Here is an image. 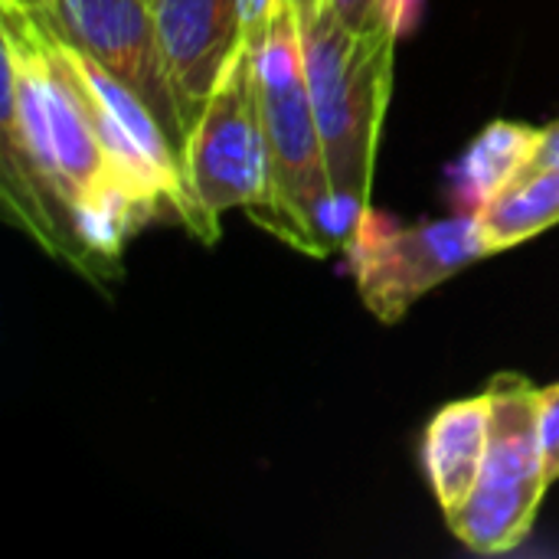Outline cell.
Returning <instances> with one entry per match:
<instances>
[{
    "label": "cell",
    "mask_w": 559,
    "mask_h": 559,
    "mask_svg": "<svg viewBox=\"0 0 559 559\" xmlns=\"http://www.w3.org/2000/svg\"><path fill=\"white\" fill-rule=\"evenodd\" d=\"M252 52L272 151V200L252 223L305 255L321 259L347 252L364 219L344 210L331 190L305 75L295 0H278L269 26L252 43Z\"/></svg>",
    "instance_id": "obj_1"
},
{
    "label": "cell",
    "mask_w": 559,
    "mask_h": 559,
    "mask_svg": "<svg viewBox=\"0 0 559 559\" xmlns=\"http://www.w3.org/2000/svg\"><path fill=\"white\" fill-rule=\"evenodd\" d=\"M0 33L20 49L92 278L105 282L121 269L124 239L154 216L111 164L95 131L88 98L66 66L52 29L20 0H0Z\"/></svg>",
    "instance_id": "obj_2"
},
{
    "label": "cell",
    "mask_w": 559,
    "mask_h": 559,
    "mask_svg": "<svg viewBox=\"0 0 559 559\" xmlns=\"http://www.w3.org/2000/svg\"><path fill=\"white\" fill-rule=\"evenodd\" d=\"M301 56L331 190L357 219L370 213L377 141L393 92L396 23L347 26L328 0H295Z\"/></svg>",
    "instance_id": "obj_3"
},
{
    "label": "cell",
    "mask_w": 559,
    "mask_h": 559,
    "mask_svg": "<svg viewBox=\"0 0 559 559\" xmlns=\"http://www.w3.org/2000/svg\"><path fill=\"white\" fill-rule=\"evenodd\" d=\"M485 393L491 400L485 465L449 527L472 554L498 557L531 537L550 481L540 449V390L524 373H495Z\"/></svg>",
    "instance_id": "obj_4"
},
{
    "label": "cell",
    "mask_w": 559,
    "mask_h": 559,
    "mask_svg": "<svg viewBox=\"0 0 559 559\" xmlns=\"http://www.w3.org/2000/svg\"><path fill=\"white\" fill-rule=\"evenodd\" d=\"M183 167L213 223L236 206L255 219L272 200V151L255 85V52L246 36L187 134Z\"/></svg>",
    "instance_id": "obj_5"
},
{
    "label": "cell",
    "mask_w": 559,
    "mask_h": 559,
    "mask_svg": "<svg viewBox=\"0 0 559 559\" xmlns=\"http://www.w3.org/2000/svg\"><path fill=\"white\" fill-rule=\"evenodd\" d=\"M485 255H495V249L478 213L416 226L367 213L347 249L360 301L380 324H400L419 298Z\"/></svg>",
    "instance_id": "obj_6"
},
{
    "label": "cell",
    "mask_w": 559,
    "mask_h": 559,
    "mask_svg": "<svg viewBox=\"0 0 559 559\" xmlns=\"http://www.w3.org/2000/svg\"><path fill=\"white\" fill-rule=\"evenodd\" d=\"M52 33L102 62L121 85H128L157 121L170 131L177 147L187 144V128L177 111L154 26L151 0H20Z\"/></svg>",
    "instance_id": "obj_7"
},
{
    "label": "cell",
    "mask_w": 559,
    "mask_h": 559,
    "mask_svg": "<svg viewBox=\"0 0 559 559\" xmlns=\"http://www.w3.org/2000/svg\"><path fill=\"white\" fill-rule=\"evenodd\" d=\"M164 72L190 134L242 43L239 0H151Z\"/></svg>",
    "instance_id": "obj_8"
},
{
    "label": "cell",
    "mask_w": 559,
    "mask_h": 559,
    "mask_svg": "<svg viewBox=\"0 0 559 559\" xmlns=\"http://www.w3.org/2000/svg\"><path fill=\"white\" fill-rule=\"evenodd\" d=\"M488 429H491L488 393L442 406L426 426L423 465L445 521L465 508V501L478 485L488 452Z\"/></svg>",
    "instance_id": "obj_9"
},
{
    "label": "cell",
    "mask_w": 559,
    "mask_h": 559,
    "mask_svg": "<svg viewBox=\"0 0 559 559\" xmlns=\"http://www.w3.org/2000/svg\"><path fill=\"white\" fill-rule=\"evenodd\" d=\"M537 138L540 128L518 121H491L472 141L459 164V190L468 203V213H481L504 187H511L524 174Z\"/></svg>",
    "instance_id": "obj_10"
},
{
    "label": "cell",
    "mask_w": 559,
    "mask_h": 559,
    "mask_svg": "<svg viewBox=\"0 0 559 559\" xmlns=\"http://www.w3.org/2000/svg\"><path fill=\"white\" fill-rule=\"evenodd\" d=\"M478 216L495 252L559 226V170H524Z\"/></svg>",
    "instance_id": "obj_11"
},
{
    "label": "cell",
    "mask_w": 559,
    "mask_h": 559,
    "mask_svg": "<svg viewBox=\"0 0 559 559\" xmlns=\"http://www.w3.org/2000/svg\"><path fill=\"white\" fill-rule=\"evenodd\" d=\"M540 449L547 481H559V383L540 390Z\"/></svg>",
    "instance_id": "obj_12"
},
{
    "label": "cell",
    "mask_w": 559,
    "mask_h": 559,
    "mask_svg": "<svg viewBox=\"0 0 559 559\" xmlns=\"http://www.w3.org/2000/svg\"><path fill=\"white\" fill-rule=\"evenodd\" d=\"M328 3L354 29H373V26H383V23L400 26L393 0H328Z\"/></svg>",
    "instance_id": "obj_13"
},
{
    "label": "cell",
    "mask_w": 559,
    "mask_h": 559,
    "mask_svg": "<svg viewBox=\"0 0 559 559\" xmlns=\"http://www.w3.org/2000/svg\"><path fill=\"white\" fill-rule=\"evenodd\" d=\"M524 170H559V121L540 128L537 147H534Z\"/></svg>",
    "instance_id": "obj_14"
}]
</instances>
